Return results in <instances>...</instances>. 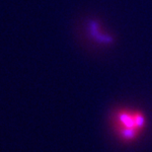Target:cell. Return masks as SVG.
Instances as JSON below:
<instances>
[{
  "label": "cell",
  "mask_w": 152,
  "mask_h": 152,
  "mask_svg": "<svg viewBox=\"0 0 152 152\" xmlns=\"http://www.w3.org/2000/svg\"><path fill=\"white\" fill-rule=\"evenodd\" d=\"M111 126L115 136L124 144L132 143L146 129V115L132 108H120L111 115Z\"/></svg>",
  "instance_id": "obj_1"
}]
</instances>
